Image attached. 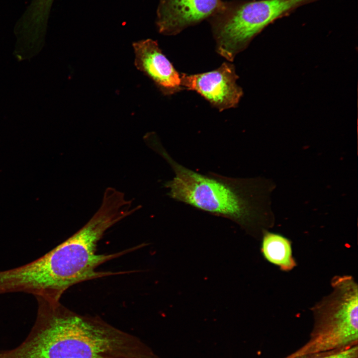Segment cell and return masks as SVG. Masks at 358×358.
<instances>
[{
    "mask_svg": "<svg viewBox=\"0 0 358 358\" xmlns=\"http://www.w3.org/2000/svg\"><path fill=\"white\" fill-rule=\"evenodd\" d=\"M35 323L15 358H161L139 338L59 301L36 298Z\"/></svg>",
    "mask_w": 358,
    "mask_h": 358,
    "instance_id": "cell-1",
    "label": "cell"
},
{
    "mask_svg": "<svg viewBox=\"0 0 358 358\" xmlns=\"http://www.w3.org/2000/svg\"><path fill=\"white\" fill-rule=\"evenodd\" d=\"M151 148L174 173L172 179L165 184L171 198L229 219L255 235H263L264 231L273 226L270 196L275 184L270 179L201 174L177 162L160 141L154 142Z\"/></svg>",
    "mask_w": 358,
    "mask_h": 358,
    "instance_id": "cell-2",
    "label": "cell"
},
{
    "mask_svg": "<svg viewBox=\"0 0 358 358\" xmlns=\"http://www.w3.org/2000/svg\"><path fill=\"white\" fill-rule=\"evenodd\" d=\"M132 200L113 187L104 191L100 207L79 231L48 253L30 263L31 278L43 293L60 299L71 286L87 280L128 272L96 271L102 264L144 246L111 254H98L96 247L105 231L136 211Z\"/></svg>",
    "mask_w": 358,
    "mask_h": 358,
    "instance_id": "cell-3",
    "label": "cell"
},
{
    "mask_svg": "<svg viewBox=\"0 0 358 358\" xmlns=\"http://www.w3.org/2000/svg\"><path fill=\"white\" fill-rule=\"evenodd\" d=\"M332 291L312 308L314 325L308 342L291 358L326 353L358 345L357 283L351 275L336 276Z\"/></svg>",
    "mask_w": 358,
    "mask_h": 358,
    "instance_id": "cell-4",
    "label": "cell"
},
{
    "mask_svg": "<svg viewBox=\"0 0 358 358\" xmlns=\"http://www.w3.org/2000/svg\"><path fill=\"white\" fill-rule=\"evenodd\" d=\"M317 0H252L224 1L209 19L218 51L233 60L252 39L276 20Z\"/></svg>",
    "mask_w": 358,
    "mask_h": 358,
    "instance_id": "cell-5",
    "label": "cell"
},
{
    "mask_svg": "<svg viewBox=\"0 0 358 358\" xmlns=\"http://www.w3.org/2000/svg\"><path fill=\"white\" fill-rule=\"evenodd\" d=\"M183 89L195 91L220 111L236 107L243 95L237 84L238 76L231 63L206 73L180 75Z\"/></svg>",
    "mask_w": 358,
    "mask_h": 358,
    "instance_id": "cell-6",
    "label": "cell"
},
{
    "mask_svg": "<svg viewBox=\"0 0 358 358\" xmlns=\"http://www.w3.org/2000/svg\"><path fill=\"white\" fill-rule=\"evenodd\" d=\"M222 0H160L156 25L158 32L175 35L208 19L223 5Z\"/></svg>",
    "mask_w": 358,
    "mask_h": 358,
    "instance_id": "cell-7",
    "label": "cell"
},
{
    "mask_svg": "<svg viewBox=\"0 0 358 358\" xmlns=\"http://www.w3.org/2000/svg\"><path fill=\"white\" fill-rule=\"evenodd\" d=\"M136 68L150 78L165 95L182 90L180 75L163 54L156 41L151 39L133 43Z\"/></svg>",
    "mask_w": 358,
    "mask_h": 358,
    "instance_id": "cell-8",
    "label": "cell"
},
{
    "mask_svg": "<svg viewBox=\"0 0 358 358\" xmlns=\"http://www.w3.org/2000/svg\"><path fill=\"white\" fill-rule=\"evenodd\" d=\"M262 251L265 258L278 266L284 271H289L296 266L292 257L291 243L288 239L267 230L263 233Z\"/></svg>",
    "mask_w": 358,
    "mask_h": 358,
    "instance_id": "cell-9",
    "label": "cell"
},
{
    "mask_svg": "<svg viewBox=\"0 0 358 358\" xmlns=\"http://www.w3.org/2000/svg\"><path fill=\"white\" fill-rule=\"evenodd\" d=\"M308 358H358V345L341 350L314 354Z\"/></svg>",
    "mask_w": 358,
    "mask_h": 358,
    "instance_id": "cell-10",
    "label": "cell"
},
{
    "mask_svg": "<svg viewBox=\"0 0 358 358\" xmlns=\"http://www.w3.org/2000/svg\"><path fill=\"white\" fill-rule=\"evenodd\" d=\"M285 358H304V357H295V358H289L288 356H287Z\"/></svg>",
    "mask_w": 358,
    "mask_h": 358,
    "instance_id": "cell-11",
    "label": "cell"
}]
</instances>
